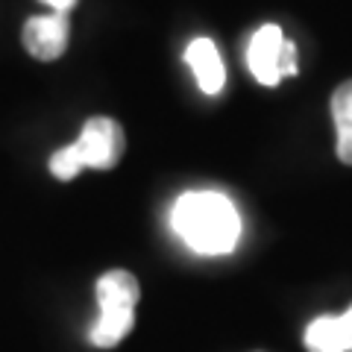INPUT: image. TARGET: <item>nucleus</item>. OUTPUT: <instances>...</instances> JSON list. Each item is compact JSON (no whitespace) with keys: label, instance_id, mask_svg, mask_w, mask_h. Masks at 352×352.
Wrapping results in <instances>:
<instances>
[{"label":"nucleus","instance_id":"1","mask_svg":"<svg viewBox=\"0 0 352 352\" xmlns=\"http://www.w3.org/2000/svg\"><path fill=\"white\" fill-rule=\"evenodd\" d=\"M173 232L200 256H226L238 247L241 217L232 200L220 191H188L170 212Z\"/></svg>","mask_w":352,"mask_h":352},{"label":"nucleus","instance_id":"2","mask_svg":"<svg viewBox=\"0 0 352 352\" xmlns=\"http://www.w3.org/2000/svg\"><path fill=\"white\" fill-rule=\"evenodd\" d=\"M124 156V129L112 118L85 120L80 138L50 156V173L56 179H74L80 170H109Z\"/></svg>","mask_w":352,"mask_h":352},{"label":"nucleus","instance_id":"3","mask_svg":"<svg viewBox=\"0 0 352 352\" xmlns=\"http://www.w3.org/2000/svg\"><path fill=\"white\" fill-rule=\"evenodd\" d=\"M141 300L138 279L129 270H109L97 279V302L100 317L88 332V340L97 349H112L132 332L135 305Z\"/></svg>","mask_w":352,"mask_h":352},{"label":"nucleus","instance_id":"4","mask_svg":"<svg viewBox=\"0 0 352 352\" xmlns=\"http://www.w3.org/2000/svg\"><path fill=\"white\" fill-rule=\"evenodd\" d=\"M247 65L261 85H279L285 76H296V47L291 38H285L282 27L264 24L250 38Z\"/></svg>","mask_w":352,"mask_h":352},{"label":"nucleus","instance_id":"5","mask_svg":"<svg viewBox=\"0 0 352 352\" xmlns=\"http://www.w3.org/2000/svg\"><path fill=\"white\" fill-rule=\"evenodd\" d=\"M24 47L30 56H36L41 62H53L68 50V38H71V24L65 12H50V15H38L30 18L24 24Z\"/></svg>","mask_w":352,"mask_h":352},{"label":"nucleus","instance_id":"6","mask_svg":"<svg viewBox=\"0 0 352 352\" xmlns=\"http://www.w3.org/2000/svg\"><path fill=\"white\" fill-rule=\"evenodd\" d=\"M308 352H352V305L338 317H317L305 329Z\"/></svg>","mask_w":352,"mask_h":352},{"label":"nucleus","instance_id":"7","mask_svg":"<svg viewBox=\"0 0 352 352\" xmlns=\"http://www.w3.org/2000/svg\"><path fill=\"white\" fill-rule=\"evenodd\" d=\"M185 62L191 65V71L197 76V85L206 94H217L226 82V71H223V59L214 47L212 38H194L185 50Z\"/></svg>","mask_w":352,"mask_h":352},{"label":"nucleus","instance_id":"8","mask_svg":"<svg viewBox=\"0 0 352 352\" xmlns=\"http://www.w3.org/2000/svg\"><path fill=\"white\" fill-rule=\"evenodd\" d=\"M332 118L338 129V159L352 168V80L340 82L332 94Z\"/></svg>","mask_w":352,"mask_h":352},{"label":"nucleus","instance_id":"9","mask_svg":"<svg viewBox=\"0 0 352 352\" xmlns=\"http://www.w3.org/2000/svg\"><path fill=\"white\" fill-rule=\"evenodd\" d=\"M41 3H47L53 12H65V15H68L71 9L76 6V0H41Z\"/></svg>","mask_w":352,"mask_h":352}]
</instances>
